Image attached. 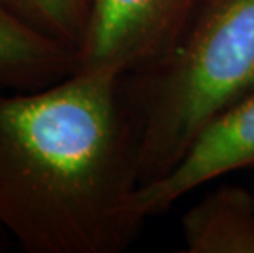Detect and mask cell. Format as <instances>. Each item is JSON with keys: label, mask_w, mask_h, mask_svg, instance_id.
Masks as SVG:
<instances>
[{"label": "cell", "mask_w": 254, "mask_h": 253, "mask_svg": "<svg viewBox=\"0 0 254 253\" xmlns=\"http://www.w3.org/2000/svg\"><path fill=\"white\" fill-rule=\"evenodd\" d=\"M189 253H254V194L220 186L182 215Z\"/></svg>", "instance_id": "8992f818"}, {"label": "cell", "mask_w": 254, "mask_h": 253, "mask_svg": "<svg viewBox=\"0 0 254 253\" xmlns=\"http://www.w3.org/2000/svg\"><path fill=\"white\" fill-rule=\"evenodd\" d=\"M77 69V51L25 23L0 3V87L38 90Z\"/></svg>", "instance_id": "5b68a950"}, {"label": "cell", "mask_w": 254, "mask_h": 253, "mask_svg": "<svg viewBox=\"0 0 254 253\" xmlns=\"http://www.w3.org/2000/svg\"><path fill=\"white\" fill-rule=\"evenodd\" d=\"M254 90V0H205L169 55L123 74L139 184L164 174L193 137Z\"/></svg>", "instance_id": "7a4b0ae2"}, {"label": "cell", "mask_w": 254, "mask_h": 253, "mask_svg": "<svg viewBox=\"0 0 254 253\" xmlns=\"http://www.w3.org/2000/svg\"><path fill=\"white\" fill-rule=\"evenodd\" d=\"M0 3L38 31L79 50L87 21L85 0H0Z\"/></svg>", "instance_id": "52a82bcc"}, {"label": "cell", "mask_w": 254, "mask_h": 253, "mask_svg": "<svg viewBox=\"0 0 254 253\" xmlns=\"http://www.w3.org/2000/svg\"><path fill=\"white\" fill-rule=\"evenodd\" d=\"M123 71L0 87V227L26 253H120L143 224Z\"/></svg>", "instance_id": "6da1fadb"}, {"label": "cell", "mask_w": 254, "mask_h": 253, "mask_svg": "<svg viewBox=\"0 0 254 253\" xmlns=\"http://www.w3.org/2000/svg\"><path fill=\"white\" fill-rule=\"evenodd\" d=\"M205 0H89L77 69L138 71L174 50Z\"/></svg>", "instance_id": "3957f363"}, {"label": "cell", "mask_w": 254, "mask_h": 253, "mask_svg": "<svg viewBox=\"0 0 254 253\" xmlns=\"http://www.w3.org/2000/svg\"><path fill=\"white\" fill-rule=\"evenodd\" d=\"M254 166V90L212 118L164 174L139 184L136 206L146 219L205 182Z\"/></svg>", "instance_id": "277c9868"}, {"label": "cell", "mask_w": 254, "mask_h": 253, "mask_svg": "<svg viewBox=\"0 0 254 253\" xmlns=\"http://www.w3.org/2000/svg\"><path fill=\"white\" fill-rule=\"evenodd\" d=\"M8 245V239H7V232L0 227V252H3L5 249H7Z\"/></svg>", "instance_id": "ba28073f"}, {"label": "cell", "mask_w": 254, "mask_h": 253, "mask_svg": "<svg viewBox=\"0 0 254 253\" xmlns=\"http://www.w3.org/2000/svg\"><path fill=\"white\" fill-rule=\"evenodd\" d=\"M85 2H87V8H89V0H85Z\"/></svg>", "instance_id": "9c48e42d"}]
</instances>
